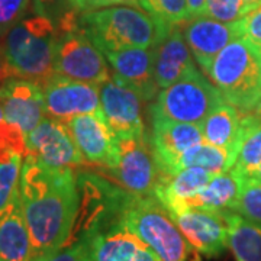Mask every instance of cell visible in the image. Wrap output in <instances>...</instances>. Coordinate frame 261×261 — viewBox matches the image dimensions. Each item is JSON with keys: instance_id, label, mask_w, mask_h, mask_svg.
Segmentation results:
<instances>
[{"instance_id": "obj_3", "label": "cell", "mask_w": 261, "mask_h": 261, "mask_svg": "<svg viewBox=\"0 0 261 261\" xmlns=\"http://www.w3.org/2000/svg\"><path fill=\"white\" fill-rule=\"evenodd\" d=\"M57 27L44 15H27L0 37L2 47L16 77L42 84L54 74Z\"/></svg>"}, {"instance_id": "obj_18", "label": "cell", "mask_w": 261, "mask_h": 261, "mask_svg": "<svg viewBox=\"0 0 261 261\" xmlns=\"http://www.w3.org/2000/svg\"><path fill=\"white\" fill-rule=\"evenodd\" d=\"M151 122L152 132L149 141L161 173L170 174L187 149L205 141L200 125L159 118H152Z\"/></svg>"}, {"instance_id": "obj_2", "label": "cell", "mask_w": 261, "mask_h": 261, "mask_svg": "<svg viewBox=\"0 0 261 261\" xmlns=\"http://www.w3.org/2000/svg\"><path fill=\"white\" fill-rule=\"evenodd\" d=\"M80 23L103 53L128 48H154L171 28L148 12L130 6L80 12Z\"/></svg>"}, {"instance_id": "obj_20", "label": "cell", "mask_w": 261, "mask_h": 261, "mask_svg": "<svg viewBox=\"0 0 261 261\" xmlns=\"http://www.w3.org/2000/svg\"><path fill=\"white\" fill-rule=\"evenodd\" d=\"M154 51V75L160 90L174 84L197 70L192 51L187 45L183 27H171L161 37Z\"/></svg>"}, {"instance_id": "obj_34", "label": "cell", "mask_w": 261, "mask_h": 261, "mask_svg": "<svg viewBox=\"0 0 261 261\" xmlns=\"http://www.w3.org/2000/svg\"><path fill=\"white\" fill-rule=\"evenodd\" d=\"M34 12L58 22L65 13L75 9L71 0H32Z\"/></svg>"}, {"instance_id": "obj_12", "label": "cell", "mask_w": 261, "mask_h": 261, "mask_svg": "<svg viewBox=\"0 0 261 261\" xmlns=\"http://www.w3.org/2000/svg\"><path fill=\"white\" fill-rule=\"evenodd\" d=\"M28 154L39 163L54 168H74L86 163L75 145L67 123L44 118L27 135Z\"/></svg>"}, {"instance_id": "obj_5", "label": "cell", "mask_w": 261, "mask_h": 261, "mask_svg": "<svg viewBox=\"0 0 261 261\" xmlns=\"http://www.w3.org/2000/svg\"><path fill=\"white\" fill-rule=\"evenodd\" d=\"M121 219L130 231L148 244L163 261H189L193 247L178 229L167 209L155 196L128 192L122 206Z\"/></svg>"}, {"instance_id": "obj_21", "label": "cell", "mask_w": 261, "mask_h": 261, "mask_svg": "<svg viewBox=\"0 0 261 261\" xmlns=\"http://www.w3.org/2000/svg\"><path fill=\"white\" fill-rule=\"evenodd\" d=\"M0 261H35L19 189L9 205L0 211Z\"/></svg>"}, {"instance_id": "obj_30", "label": "cell", "mask_w": 261, "mask_h": 261, "mask_svg": "<svg viewBox=\"0 0 261 261\" xmlns=\"http://www.w3.org/2000/svg\"><path fill=\"white\" fill-rule=\"evenodd\" d=\"M23 160L0 163V211L9 205L19 189V178Z\"/></svg>"}, {"instance_id": "obj_9", "label": "cell", "mask_w": 261, "mask_h": 261, "mask_svg": "<svg viewBox=\"0 0 261 261\" xmlns=\"http://www.w3.org/2000/svg\"><path fill=\"white\" fill-rule=\"evenodd\" d=\"M41 86L48 118L67 123L80 115L102 112L99 84L86 83L54 73Z\"/></svg>"}, {"instance_id": "obj_33", "label": "cell", "mask_w": 261, "mask_h": 261, "mask_svg": "<svg viewBox=\"0 0 261 261\" xmlns=\"http://www.w3.org/2000/svg\"><path fill=\"white\" fill-rule=\"evenodd\" d=\"M45 261H89V247L86 238H70L64 247H61Z\"/></svg>"}, {"instance_id": "obj_27", "label": "cell", "mask_w": 261, "mask_h": 261, "mask_svg": "<svg viewBox=\"0 0 261 261\" xmlns=\"http://www.w3.org/2000/svg\"><path fill=\"white\" fill-rule=\"evenodd\" d=\"M142 9L170 27L189 20L187 0H142Z\"/></svg>"}, {"instance_id": "obj_23", "label": "cell", "mask_w": 261, "mask_h": 261, "mask_svg": "<svg viewBox=\"0 0 261 261\" xmlns=\"http://www.w3.org/2000/svg\"><path fill=\"white\" fill-rule=\"evenodd\" d=\"M245 176L228 170L225 173L214 174L197 195L187 200L186 207H203L212 211H233L241 190Z\"/></svg>"}, {"instance_id": "obj_8", "label": "cell", "mask_w": 261, "mask_h": 261, "mask_svg": "<svg viewBox=\"0 0 261 261\" xmlns=\"http://www.w3.org/2000/svg\"><path fill=\"white\" fill-rule=\"evenodd\" d=\"M116 185L130 193L154 196L161 170L147 134L121 137L111 168H106Z\"/></svg>"}, {"instance_id": "obj_1", "label": "cell", "mask_w": 261, "mask_h": 261, "mask_svg": "<svg viewBox=\"0 0 261 261\" xmlns=\"http://www.w3.org/2000/svg\"><path fill=\"white\" fill-rule=\"evenodd\" d=\"M19 196L35 252L45 261L71 238L80 209L73 168L48 167L27 155L20 170Z\"/></svg>"}, {"instance_id": "obj_41", "label": "cell", "mask_w": 261, "mask_h": 261, "mask_svg": "<svg viewBox=\"0 0 261 261\" xmlns=\"http://www.w3.org/2000/svg\"><path fill=\"white\" fill-rule=\"evenodd\" d=\"M250 177H255V178H258V180H261V167L257 168V170L252 173L251 176H250Z\"/></svg>"}, {"instance_id": "obj_7", "label": "cell", "mask_w": 261, "mask_h": 261, "mask_svg": "<svg viewBox=\"0 0 261 261\" xmlns=\"http://www.w3.org/2000/svg\"><path fill=\"white\" fill-rule=\"evenodd\" d=\"M224 96L199 70L161 89L151 106V119L186 122L200 125L207 115L224 102Z\"/></svg>"}, {"instance_id": "obj_37", "label": "cell", "mask_w": 261, "mask_h": 261, "mask_svg": "<svg viewBox=\"0 0 261 261\" xmlns=\"http://www.w3.org/2000/svg\"><path fill=\"white\" fill-rule=\"evenodd\" d=\"M12 77H16V75H15L12 67H10L9 61L6 58V54H5V49H3L2 42H0V87Z\"/></svg>"}, {"instance_id": "obj_4", "label": "cell", "mask_w": 261, "mask_h": 261, "mask_svg": "<svg viewBox=\"0 0 261 261\" xmlns=\"http://www.w3.org/2000/svg\"><path fill=\"white\" fill-rule=\"evenodd\" d=\"M207 75L225 100L241 112H254L261 106V49L245 38L228 44Z\"/></svg>"}, {"instance_id": "obj_17", "label": "cell", "mask_w": 261, "mask_h": 261, "mask_svg": "<svg viewBox=\"0 0 261 261\" xmlns=\"http://www.w3.org/2000/svg\"><path fill=\"white\" fill-rule=\"evenodd\" d=\"M86 163L111 168L116 154L118 137L111 129L102 112L86 113L67 122Z\"/></svg>"}, {"instance_id": "obj_11", "label": "cell", "mask_w": 261, "mask_h": 261, "mask_svg": "<svg viewBox=\"0 0 261 261\" xmlns=\"http://www.w3.org/2000/svg\"><path fill=\"white\" fill-rule=\"evenodd\" d=\"M168 214L195 251L218 257L229 248L226 211L186 207Z\"/></svg>"}, {"instance_id": "obj_6", "label": "cell", "mask_w": 261, "mask_h": 261, "mask_svg": "<svg viewBox=\"0 0 261 261\" xmlns=\"http://www.w3.org/2000/svg\"><path fill=\"white\" fill-rule=\"evenodd\" d=\"M54 71L86 83L99 84L111 79L109 63L100 48L84 32L80 10L65 13L56 23Z\"/></svg>"}, {"instance_id": "obj_31", "label": "cell", "mask_w": 261, "mask_h": 261, "mask_svg": "<svg viewBox=\"0 0 261 261\" xmlns=\"http://www.w3.org/2000/svg\"><path fill=\"white\" fill-rule=\"evenodd\" d=\"M206 16L219 22H237L245 16L243 0H206Z\"/></svg>"}, {"instance_id": "obj_22", "label": "cell", "mask_w": 261, "mask_h": 261, "mask_svg": "<svg viewBox=\"0 0 261 261\" xmlns=\"http://www.w3.org/2000/svg\"><path fill=\"white\" fill-rule=\"evenodd\" d=\"M214 177V173L197 167H187L176 173H161L154 196L167 212L185 209L187 200L197 195Z\"/></svg>"}, {"instance_id": "obj_15", "label": "cell", "mask_w": 261, "mask_h": 261, "mask_svg": "<svg viewBox=\"0 0 261 261\" xmlns=\"http://www.w3.org/2000/svg\"><path fill=\"white\" fill-rule=\"evenodd\" d=\"M260 125L261 119L255 111L241 112L224 100L207 115V118L200 123V128L206 142L226 149L235 160L247 135Z\"/></svg>"}, {"instance_id": "obj_16", "label": "cell", "mask_w": 261, "mask_h": 261, "mask_svg": "<svg viewBox=\"0 0 261 261\" xmlns=\"http://www.w3.org/2000/svg\"><path fill=\"white\" fill-rule=\"evenodd\" d=\"M3 116L28 135L45 118L42 86L34 80L12 77L0 87Z\"/></svg>"}, {"instance_id": "obj_13", "label": "cell", "mask_w": 261, "mask_h": 261, "mask_svg": "<svg viewBox=\"0 0 261 261\" xmlns=\"http://www.w3.org/2000/svg\"><path fill=\"white\" fill-rule=\"evenodd\" d=\"M100 108L118 138L145 134L142 97L115 75L100 86Z\"/></svg>"}, {"instance_id": "obj_40", "label": "cell", "mask_w": 261, "mask_h": 261, "mask_svg": "<svg viewBox=\"0 0 261 261\" xmlns=\"http://www.w3.org/2000/svg\"><path fill=\"white\" fill-rule=\"evenodd\" d=\"M89 2H90V0H71L73 6H74L77 10H80V12H83V9L86 8V5H87Z\"/></svg>"}, {"instance_id": "obj_43", "label": "cell", "mask_w": 261, "mask_h": 261, "mask_svg": "<svg viewBox=\"0 0 261 261\" xmlns=\"http://www.w3.org/2000/svg\"><path fill=\"white\" fill-rule=\"evenodd\" d=\"M255 112L258 113V116H260V119H261V106L258 108V109H257V111H255Z\"/></svg>"}, {"instance_id": "obj_36", "label": "cell", "mask_w": 261, "mask_h": 261, "mask_svg": "<svg viewBox=\"0 0 261 261\" xmlns=\"http://www.w3.org/2000/svg\"><path fill=\"white\" fill-rule=\"evenodd\" d=\"M112 6H130V8L142 9V0H90L86 5L83 12H86V10L103 9V8H112Z\"/></svg>"}, {"instance_id": "obj_19", "label": "cell", "mask_w": 261, "mask_h": 261, "mask_svg": "<svg viewBox=\"0 0 261 261\" xmlns=\"http://www.w3.org/2000/svg\"><path fill=\"white\" fill-rule=\"evenodd\" d=\"M113 75L140 94L142 100L157 97L160 87L154 75V51L152 48H128L122 51L103 53Z\"/></svg>"}, {"instance_id": "obj_25", "label": "cell", "mask_w": 261, "mask_h": 261, "mask_svg": "<svg viewBox=\"0 0 261 261\" xmlns=\"http://www.w3.org/2000/svg\"><path fill=\"white\" fill-rule=\"evenodd\" d=\"M233 161H235L233 157L226 149L216 147L211 142L202 141L187 149L186 152L177 160L171 173H176L178 170L187 167H197L207 170L214 174H218V173H225V171L231 170Z\"/></svg>"}, {"instance_id": "obj_28", "label": "cell", "mask_w": 261, "mask_h": 261, "mask_svg": "<svg viewBox=\"0 0 261 261\" xmlns=\"http://www.w3.org/2000/svg\"><path fill=\"white\" fill-rule=\"evenodd\" d=\"M261 167V125L251 130L244 140L241 148L233 161V170L238 174L251 176L252 173Z\"/></svg>"}, {"instance_id": "obj_42", "label": "cell", "mask_w": 261, "mask_h": 261, "mask_svg": "<svg viewBox=\"0 0 261 261\" xmlns=\"http://www.w3.org/2000/svg\"><path fill=\"white\" fill-rule=\"evenodd\" d=\"M2 119H5V116H3V106H2V96H0V121Z\"/></svg>"}, {"instance_id": "obj_14", "label": "cell", "mask_w": 261, "mask_h": 261, "mask_svg": "<svg viewBox=\"0 0 261 261\" xmlns=\"http://www.w3.org/2000/svg\"><path fill=\"white\" fill-rule=\"evenodd\" d=\"M183 35L196 64L207 74L218 54L232 41L243 38V29L240 20L226 23L202 16L187 20L183 25Z\"/></svg>"}, {"instance_id": "obj_24", "label": "cell", "mask_w": 261, "mask_h": 261, "mask_svg": "<svg viewBox=\"0 0 261 261\" xmlns=\"http://www.w3.org/2000/svg\"><path fill=\"white\" fill-rule=\"evenodd\" d=\"M228 243L237 261H261V225L226 211Z\"/></svg>"}, {"instance_id": "obj_29", "label": "cell", "mask_w": 261, "mask_h": 261, "mask_svg": "<svg viewBox=\"0 0 261 261\" xmlns=\"http://www.w3.org/2000/svg\"><path fill=\"white\" fill-rule=\"evenodd\" d=\"M232 212L261 225V180L245 176L241 195Z\"/></svg>"}, {"instance_id": "obj_32", "label": "cell", "mask_w": 261, "mask_h": 261, "mask_svg": "<svg viewBox=\"0 0 261 261\" xmlns=\"http://www.w3.org/2000/svg\"><path fill=\"white\" fill-rule=\"evenodd\" d=\"M32 0H0V37L28 15Z\"/></svg>"}, {"instance_id": "obj_38", "label": "cell", "mask_w": 261, "mask_h": 261, "mask_svg": "<svg viewBox=\"0 0 261 261\" xmlns=\"http://www.w3.org/2000/svg\"><path fill=\"white\" fill-rule=\"evenodd\" d=\"M189 20L206 16V0H187Z\"/></svg>"}, {"instance_id": "obj_26", "label": "cell", "mask_w": 261, "mask_h": 261, "mask_svg": "<svg viewBox=\"0 0 261 261\" xmlns=\"http://www.w3.org/2000/svg\"><path fill=\"white\" fill-rule=\"evenodd\" d=\"M28 154L27 134L6 119L0 121V163L25 160Z\"/></svg>"}, {"instance_id": "obj_35", "label": "cell", "mask_w": 261, "mask_h": 261, "mask_svg": "<svg viewBox=\"0 0 261 261\" xmlns=\"http://www.w3.org/2000/svg\"><path fill=\"white\" fill-rule=\"evenodd\" d=\"M240 22L243 29V38L261 49V6L243 19H240Z\"/></svg>"}, {"instance_id": "obj_10", "label": "cell", "mask_w": 261, "mask_h": 261, "mask_svg": "<svg viewBox=\"0 0 261 261\" xmlns=\"http://www.w3.org/2000/svg\"><path fill=\"white\" fill-rule=\"evenodd\" d=\"M75 237L86 238L89 261H163L122 219L96 231L73 235L71 238Z\"/></svg>"}, {"instance_id": "obj_39", "label": "cell", "mask_w": 261, "mask_h": 261, "mask_svg": "<svg viewBox=\"0 0 261 261\" xmlns=\"http://www.w3.org/2000/svg\"><path fill=\"white\" fill-rule=\"evenodd\" d=\"M244 5V12H245V16L248 13H251L255 9H258L261 6V0H243Z\"/></svg>"}]
</instances>
